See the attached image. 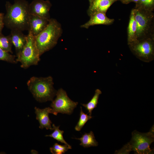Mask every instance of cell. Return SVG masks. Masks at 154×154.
Listing matches in <instances>:
<instances>
[{
  "instance_id": "obj_15",
  "label": "cell",
  "mask_w": 154,
  "mask_h": 154,
  "mask_svg": "<svg viewBox=\"0 0 154 154\" xmlns=\"http://www.w3.org/2000/svg\"><path fill=\"white\" fill-rule=\"evenodd\" d=\"M74 139L81 141L80 145L84 147L97 146L98 143L96 141L93 132L91 131L89 133H85L80 138Z\"/></svg>"
},
{
  "instance_id": "obj_5",
  "label": "cell",
  "mask_w": 154,
  "mask_h": 154,
  "mask_svg": "<svg viewBox=\"0 0 154 154\" xmlns=\"http://www.w3.org/2000/svg\"><path fill=\"white\" fill-rule=\"evenodd\" d=\"M137 25V40L154 38V13L153 12L133 8Z\"/></svg>"
},
{
  "instance_id": "obj_25",
  "label": "cell",
  "mask_w": 154,
  "mask_h": 154,
  "mask_svg": "<svg viewBox=\"0 0 154 154\" xmlns=\"http://www.w3.org/2000/svg\"><path fill=\"white\" fill-rule=\"evenodd\" d=\"M4 14L0 12V34L1 33L2 30L4 25L3 22Z\"/></svg>"
},
{
  "instance_id": "obj_1",
  "label": "cell",
  "mask_w": 154,
  "mask_h": 154,
  "mask_svg": "<svg viewBox=\"0 0 154 154\" xmlns=\"http://www.w3.org/2000/svg\"><path fill=\"white\" fill-rule=\"evenodd\" d=\"M29 4L25 0H15L13 4L7 1L6 13L3 17L4 25L11 30H28Z\"/></svg>"
},
{
  "instance_id": "obj_18",
  "label": "cell",
  "mask_w": 154,
  "mask_h": 154,
  "mask_svg": "<svg viewBox=\"0 0 154 154\" xmlns=\"http://www.w3.org/2000/svg\"><path fill=\"white\" fill-rule=\"evenodd\" d=\"M52 127L54 131L51 134L46 135V137H52L54 139L57 140L58 142H60L61 143H64L65 145H67L69 147H71L64 140L63 138V134L64 133L63 131H62L59 129V126H56L54 124H53L52 125Z\"/></svg>"
},
{
  "instance_id": "obj_7",
  "label": "cell",
  "mask_w": 154,
  "mask_h": 154,
  "mask_svg": "<svg viewBox=\"0 0 154 154\" xmlns=\"http://www.w3.org/2000/svg\"><path fill=\"white\" fill-rule=\"evenodd\" d=\"M128 45L132 53L141 60L149 62L153 59L154 38L138 40Z\"/></svg>"
},
{
  "instance_id": "obj_4",
  "label": "cell",
  "mask_w": 154,
  "mask_h": 154,
  "mask_svg": "<svg viewBox=\"0 0 154 154\" xmlns=\"http://www.w3.org/2000/svg\"><path fill=\"white\" fill-rule=\"evenodd\" d=\"M153 130L152 129L146 133L134 130L132 133V138L130 141L120 149L116 151L115 153L129 154L130 152L133 151L136 154H153V150L150 146L154 141Z\"/></svg>"
},
{
  "instance_id": "obj_24",
  "label": "cell",
  "mask_w": 154,
  "mask_h": 154,
  "mask_svg": "<svg viewBox=\"0 0 154 154\" xmlns=\"http://www.w3.org/2000/svg\"><path fill=\"white\" fill-rule=\"evenodd\" d=\"M102 0H94L91 4L89 5V8L87 10V13L88 15L93 9L97 3ZM119 1V0H118Z\"/></svg>"
},
{
  "instance_id": "obj_27",
  "label": "cell",
  "mask_w": 154,
  "mask_h": 154,
  "mask_svg": "<svg viewBox=\"0 0 154 154\" xmlns=\"http://www.w3.org/2000/svg\"><path fill=\"white\" fill-rule=\"evenodd\" d=\"M94 0H88L89 3V5L91 4Z\"/></svg>"
},
{
  "instance_id": "obj_17",
  "label": "cell",
  "mask_w": 154,
  "mask_h": 154,
  "mask_svg": "<svg viewBox=\"0 0 154 154\" xmlns=\"http://www.w3.org/2000/svg\"><path fill=\"white\" fill-rule=\"evenodd\" d=\"M102 92L99 89H97L95 91L94 96L91 100L86 104H82L88 111L89 115L91 116L92 110L97 107L98 103L99 96Z\"/></svg>"
},
{
  "instance_id": "obj_13",
  "label": "cell",
  "mask_w": 154,
  "mask_h": 154,
  "mask_svg": "<svg viewBox=\"0 0 154 154\" xmlns=\"http://www.w3.org/2000/svg\"><path fill=\"white\" fill-rule=\"evenodd\" d=\"M9 35L17 54L21 52L25 46L26 42L27 35H25L22 31L17 29L11 30Z\"/></svg>"
},
{
  "instance_id": "obj_2",
  "label": "cell",
  "mask_w": 154,
  "mask_h": 154,
  "mask_svg": "<svg viewBox=\"0 0 154 154\" xmlns=\"http://www.w3.org/2000/svg\"><path fill=\"white\" fill-rule=\"evenodd\" d=\"M62 32L61 24L56 19L50 18L46 27L35 37L40 56L56 45Z\"/></svg>"
},
{
  "instance_id": "obj_3",
  "label": "cell",
  "mask_w": 154,
  "mask_h": 154,
  "mask_svg": "<svg viewBox=\"0 0 154 154\" xmlns=\"http://www.w3.org/2000/svg\"><path fill=\"white\" fill-rule=\"evenodd\" d=\"M27 84L34 97L39 102L52 101L56 95L57 91L54 88L53 79L51 76H33L28 80Z\"/></svg>"
},
{
  "instance_id": "obj_14",
  "label": "cell",
  "mask_w": 154,
  "mask_h": 154,
  "mask_svg": "<svg viewBox=\"0 0 154 154\" xmlns=\"http://www.w3.org/2000/svg\"><path fill=\"white\" fill-rule=\"evenodd\" d=\"M137 25L134 17L133 9L130 12L128 26L127 28V41L128 45L137 40L136 36Z\"/></svg>"
},
{
  "instance_id": "obj_10",
  "label": "cell",
  "mask_w": 154,
  "mask_h": 154,
  "mask_svg": "<svg viewBox=\"0 0 154 154\" xmlns=\"http://www.w3.org/2000/svg\"><path fill=\"white\" fill-rule=\"evenodd\" d=\"M49 20L30 14L28 29L29 33L31 34L35 37H36L46 27Z\"/></svg>"
},
{
  "instance_id": "obj_26",
  "label": "cell",
  "mask_w": 154,
  "mask_h": 154,
  "mask_svg": "<svg viewBox=\"0 0 154 154\" xmlns=\"http://www.w3.org/2000/svg\"><path fill=\"white\" fill-rule=\"evenodd\" d=\"M139 0H119L123 4H127L131 2H137Z\"/></svg>"
},
{
  "instance_id": "obj_20",
  "label": "cell",
  "mask_w": 154,
  "mask_h": 154,
  "mask_svg": "<svg viewBox=\"0 0 154 154\" xmlns=\"http://www.w3.org/2000/svg\"><path fill=\"white\" fill-rule=\"evenodd\" d=\"M13 45L10 35L5 36L0 34V48L5 51L12 53V46Z\"/></svg>"
},
{
  "instance_id": "obj_8",
  "label": "cell",
  "mask_w": 154,
  "mask_h": 154,
  "mask_svg": "<svg viewBox=\"0 0 154 154\" xmlns=\"http://www.w3.org/2000/svg\"><path fill=\"white\" fill-rule=\"evenodd\" d=\"M56 98L50 104V113L57 115L58 113L70 115L78 104L70 99L66 91L62 88L57 91Z\"/></svg>"
},
{
  "instance_id": "obj_22",
  "label": "cell",
  "mask_w": 154,
  "mask_h": 154,
  "mask_svg": "<svg viewBox=\"0 0 154 154\" xmlns=\"http://www.w3.org/2000/svg\"><path fill=\"white\" fill-rule=\"evenodd\" d=\"M71 149V147L68 146L67 145H62L55 143L52 147L50 148V150L53 154H62L64 153L69 149Z\"/></svg>"
},
{
  "instance_id": "obj_12",
  "label": "cell",
  "mask_w": 154,
  "mask_h": 154,
  "mask_svg": "<svg viewBox=\"0 0 154 154\" xmlns=\"http://www.w3.org/2000/svg\"><path fill=\"white\" fill-rule=\"evenodd\" d=\"M35 109L36 119L38 121L40 124L39 128L41 129L45 128L46 129L53 130V128L51 126L52 122L48 116L49 113H50L51 108L47 107L40 109L35 107Z\"/></svg>"
},
{
  "instance_id": "obj_9",
  "label": "cell",
  "mask_w": 154,
  "mask_h": 154,
  "mask_svg": "<svg viewBox=\"0 0 154 154\" xmlns=\"http://www.w3.org/2000/svg\"><path fill=\"white\" fill-rule=\"evenodd\" d=\"M52 5L49 0H33L29 4L30 14L49 20L50 10Z\"/></svg>"
},
{
  "instance_id": "obj_23",
  "label": "cell",
  "mask_w": 154,
  "mask_h": 154,
  "mask_svg": "<svg viewBox=\"0 0 154 154\" xmlns=\"http://www.w3.org/2000/svg\"><path fill=\"white\" fill-rule=\"evenodd\" d=\"M16 56L0 48V60H3L13 64L17 63Z\"/></svg>"
},
{
  "instance_id": "obj_21",
  "label": "cell",
  "mask_w": 154,
  "mask_h": 154,
  "mask_svg": "<svg viewBox=\"0 0 154 154\" xmlns=\"http://www.w3.org/2000/svg\"><path fill=\"white\" fill-rule=\"evenodd\" d=\"M92 117L91 116L85 114L83 111L81 107L80 116L77 124L75 127V130L77 131L81 130L87 122Z\"/></svg>"
},
{
  "instance_id": "obj_6",
  "label": "cell",
  "mask_w": 154,
  "mask_h": 154,
  "mask_svg": "<svg viewBox=\"0 0 154 154\" xmlns=\"http://www.w3.org/2000/svg\"><path fill=\"white\" fill-rule=\"evenodd\" d=\"M16 56V60L21 63L22 68L26 69L31 66L38 65L40 56L35 37L30 33L27 35L26 42L23 49Z\"/></svg>"
},
{
  "instance_id": "obj_19",
  "label": "cell",
  "mask_w": 154,
  "mask_h": 154,
  "mask_svg": "<svg viewBox=\"0 0 154 154\" xmlns=\"http://www.w3.org/2000/svg\"><path fill=\"white\" fill-rule=\"evenodd\" d=\"M134 8L153 12L154 0H139L135 3Z\"/></svg>"
},
{
  "instance_id": "obj_11",
  "label": "cell",
  "mask_w": 154,
  "mask_h": 154,
  "mask_svg": "<svg viewBox=\"0 0 154 154\" xmlns=\"http://www.w3.org/2000/svg\"><path fill=\"white\" fill-rule=\"evenodd\" d=\"M89 20L84 24L80 26V27L86 29L90 27L96 25H110L114 21V19L108 18L106 13L101 12H96L90 16Z\"/></svg>"
},
{
  "instance_id": "obj_16",
  "label": "cell",
  "mask_w": 154,
  "mask_h": 154,
  "mask_svg": "<svg viewBox=\"0 0 154 154\" xmlns=\"http://www.w3.org/2000/svg\"><path fill=\"white\" fill-rule=\"evenodd\" d=\"M118 0H102L99 2L88 15L89 16L96 12H101L106 13L111 6Z\"/></svg>"
}]
</instances>
